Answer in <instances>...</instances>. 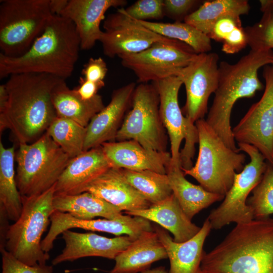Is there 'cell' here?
<instances>
[{"label":"cell","instance_id":"4dcf8cb0","mask_svg":"<svg viewBox=\"0 0 273 273\" xmlns=\"http://www.w3.org/2000/svg\"><path fill=\"white\" fill-rule=\"evenodd\" d=\"M120 170L127 182L151 204L159 203L173 194L166 174L151 170Z\"/></svg>","mask_w":273,"mask_h":273},{"label":"cell","instance_id":"5bb4252c","mask_svg":"<svg viewBox=\"0 0 273 273\" xmlns=\"http://www.w3.org/2000/svg\"><path fill=\"white\" fill-rule=\"evenodd\" d=\"M103 28L99 41L104 55L111 58L139 53L157 42L170 39L129 17L123 8L106 17Z\"/></svg>","mask_w":273,"mask_h":273},{"label":"cell","instance_id":"7402d4cb","mask_svg":"<svg viewBox=\"0 0 273 273\" xmlns=\"http://www.w3.org/2000/svg\"><path fill=\"white\" fill-rule=\"evenodd\" d=\"M153 229L167 252L170 265L169 273H199L203 245L212 229L207 218L195 236L181 243L175 242L161 226L155 225Z\"/></svg>","mask_w":273,"mask_h":273},{"label":"cell","instance_id":"60d3db41","mask_svg":"<svg viewBox=\"0 0 273 273\" xmlns=\"http://www.w3.org/2000/svg\"><path fill=\"white\" fill-rule=\"evenodd\" d=\"M79 85L74 88L79 96L84 100H89L95 97L98 91L105 86V82H95L88 81L80 76Z\"/></svg>","mask_w":273,"mask_h":273},{"label":"cell","instance_id":"d6a6232c","mask_svg":"<svg viewBox=\"0 0 273 273\" xmlns=\"http://www.w3.org/2000/svg\"><path fill=\"white\" fill-rule=\"evenodd\" d=\"M259 3L261 19L244 30L250 50L270 51L273 49V0H260Z\"/></svg>","mask_w":273,"mask_h":273},{"label":"cell","instance_id":"83f0119b","mask_svg":"<svg viewBox=\"0 0 273 273\" xmlns=\"http://www.w3.org/2000/svg\"><path fill=\"white\" fill-rule=\"evenodd\" d=\"M14 146L6 148L0 141V208L9 220L16 221L22 210V196L18 189L14 169Z\"/></svg>","mask_w":273,"mask_h":273},{"label":"cell","instance_id":"1f68e13d","mask_svg":"<svg viewBox=\"0 0 273 273\" xmlns=\"http://www.w3.org/2000/svg\"><path fill=\"white\" fill-rule=\"evenodd\" d=\"M47 132L71 158L84 151L86 127L77 122L57 116Z\"/></svg>","mask_w":273,"mask_h":273},{"label":"cell","instance_id":"d6986e66","mask_svg":"<svg viewBox=\"0 0 273 273\" xmlns=\"http://www.w3.org/2000/svg\"><path fill=\"white\" fill-rule=\"evenodd\" d=\"M153 83L159 95L160 116L169 138L171 164L181 166L179 149L187 134L189 120L184 116L178 104V93L183 82L175 76Z\"/></svg>","mask_w":273,"mask_h":273},{"label":"cell","instance_id":"ab89813d","mask_svg":"<svg viewBox=\"0 0 273 273\" xmlns=\"http://www.w3.org/2000/svg\"><path fill=\"white\" fill-rule=\"evenodd\" d=\"M248 46L247 38L243 26L236 27L222 41L221 50L227 54L239 52Z\"/></svg>","mask_w":273,"mask_h":273},{"label":"cell","instance_id":"74e56055","mask_svg":"<svg viewBox=\"0 0 273 273\" xmlns=\"http://www.w3.org/2000/svg\"><path fill=\"white\" fill-rule=\"evenodd\" d=\"M240 26H242L240 16H225L214 24L208 36L210 39L222 42L236 27Z\"/></svg>","mask_w":273,"mask_h":273},{"label":"cell","instance_id":"f35d334b","mask_svg":"<svg viewBox=\"0 0 273 273\" xmlns=\"http://www.w3.org/2000/svg\"><path fill=\"white\" fill-rule=\"evenodd\" d=\"M107 72L106 63L102 58H90L82 69L81 77L92 82H104Z\"/></svg>","mask_w":273,"mask_h":273},{"label":"cell","instance_id":"7bdbcfd3","mask_svg":"<svg viewBox=\"0 0 273 273\" xmlns=\"http://www.w3.org/2000/svg\"><path fill=\"white\" fill-rule=\"evenodd\" d=\"M8 100V94L5 84L0 85V113L5 109Z\"/></svg>","mask_w":273,"mask_h":273},{"label":"cell","instance_id":"603a6c76","mask_svg":"<svg viewBox=\"0 0 273 273\" xmlns=\"http://www.w3.org/2000/svg\"><path fill=\"white\" fill-rule=\"evenodd\" d=\"M159 224L173 235L176 242H185L195 236L201 228L187 216L173 194L165 200L142 210L125 212Z\"/></svg>","mask_w":273,"mask_h":273},{"label":"cell","instance_id":"277c9868","mask_svg":"<svg viewBox=\"0 0 273 273\" xmlns=\"http://www.w3.org/2000/svg\"><path fill=\"white\" fill-rule=\"evenodd\" d=\"M267 65H273L272 50H250L234 64L219 63L218 85L205 120L225 145L236 151L239 150L231 125L232 109L238 100L251 98L264 88L258 72Z\"/></svg>","mask_w":273,"mask_h":273},{"label":"cell","instance_id":"9c48e42d","mask_svg":"<svg viewBox=\"0 0 273 273\" xmlns=\"http://www.w3.org/2000/svg\"><path fill=\"white\" fill-rule=\"evenodd\" d=\"M131 107L115 141L134 140L147 149L166 152L167 136L160 116L158 93L153 82L136 86Z\"/></svg>","mask_w":273,"mask_h":273},{"label":"cell","instance_id":"484cf974","mask_svg":"<svg viewBox=\"0 0 273 273\" xmlns=\"http://www.w3.org/2000/svg\"><path fill=\"white\" fill-rule=\"evenodd\" d=\"M166 174L172 191L183 211L192 220L200 211L213 203L223 199L224 196L209 192L200 185L188 180L180 166L170 164Z\"/></svg>","mask_w":273,"mask_h":273},{"label":"cell","instance_id":"f1b7e54d","mask_svg":"<svg viewBox=\"0 0 273 273\" xmlns=\"http://www.w3.org/2000/svg\"><path fill=\"white\" fill-rule=\"evenodd\" d=\"M250 7L247 0H214L203 2L189 15L184 22L205 34L210 33L214 24L227 15L247 14Z\"/></svg>","mask_w":273,"mask_h":273},{"label":"cell","instance_id":"cb8c5ba5","mask_svg":"<svg viewBox=\"0 0 273 273\" xmlns=\"http://www.w3.org/2000/svg\"><path fill=\"white\" fill-rule=\"evenodd\" d=\"M168 258L157 234L153 231L143 234L115 258L110 273H140L150 269L154 262Z\"/></svg>","mask_w":273,"mask_h":273},{"label":"cell","instance_id":"e575fe53","mask_svg":"<svg viewBox=\"0 0 273 273\" xmlns=\"http://www.w3.org/2000/svg\"><path fill=\"white\" fill-rule=\"evenodd\" d=\"M124 10L129 17L141 21L160 19L165 15L163 0H139Z\"/></svg>","mask_w":273,"mask_h":273},{"label":"cell","instance_id":"8992f818","mask_svg":"<svg viewBox=\"0 0 273 273\" xmlns=\"http://www.w3.org/2000/svg\"><path fill=\"white\" fill-rule=\"evenodd\" d=\"M55 185L38 195L22 196L21 214L7 232L5 249L27 265H44L50 258L42 249L41 239L55 211Z\"/></svg>","mask_w":273,"mask_h":273},{"label":"cell","instance_id":"ba28073f","mask_svg":"<svg viewBox=\"0 0 273 273\" xmlns=\"http://www.w3.org/2000/svg\"><path fill=\"white\" fill-rule=\"evenodd\" d=\"M49 0H4L0 5V49L19 57L42 33L52 15Z\"/></svg>","mask_w":273,"mask_h":273},{"label":"cell","instance_id":"ac0fdd59","mask_svg":"<svg viewBox=\"0 0 273 273\" xmlns=\"http://www.w3.org/2000/svg\"><path fill=\"white\" fill-rule=\"evenodd\" d=\"M111 167L166 174L171 153L147 149L134 140L108 142L102 145Z\"/></svg>","mask_w":273,"mask_h":273},{"label":"cell","instance_id":"7c38bea8","mask_svg":"<svg viewBox=\"0 0 273 273\" xmlns=\"http://www.w3.org/2000/svg\"><path fill=\"white\" fill-rule=\"evenodd\" d=\"M264 92L232 128L235 141L255 147L273 165V65L263 67Z\"/></svg>","mask_w":273,"mask_h":273},{"label":"cell","instance_id":"d4e9b609","mask_svg":"<svg viewBox=\"0 0 273 273\" xmlns=\"http://www.w3.org/2000/svg\"><path fill=\"white\" fill-rule=\"evenodd\" d=\"M52 102L57 116L67 118L86 127L92 119L105 106L102 97L97 95L89 100L82 99L64 80L54 88Z\"/></svg>","mask_w":273,"mask_h":273},{"label":"cell","instance_id":"44dd1931","mask_svg":"<svg viewBox=\"0 0 273 273\" xmlns=\"http://www.w3.org/2000/svg\"><path fill=\"white\" fill-rule=\"evenodd\" d=\"M125 212L145 209L151 204L124 178L120 169L110 167L84 188Z\"/></svg>","mask_w":273,"mask_h":273},{"label":"cell","instance_id":"d590c367","mask_svg":"<svg viewBox=\"0 0 273 273\" xmlns=\"http://www.w3.org/2000/svg\"><path fill=\"white\" fill-rule=\"evenodd\" d=\"M2 254V273H53L52 266H30L16 258L5 248L0 250Z\"/></svg>","mask_w":273,"mask_h":273},{"label":"cell","instance_id":"ee69618b","mask_svg":"<svg viewBox=\"0 0 273 273\" xmlns=\"http://www.w3.org/2000/svg\"><path fill=\"white\" fill-rule=\"evenodd\" d=\"M140 273H168L164 266H159L153 269H149Z\"/></svg>","mask_w":273,"mask_h":273},{"label":"cell","instance_id":"e0dca14e","mask_svg":"<svg viewBox=\"0 0 273 273\" xmlns=\"http://www.w3.org/2000/svg\"><path fill=\"white\" fill-rule=\"evenodd\" d=\"M127 3L125 0H69L60 16L73 22L81 49L88 50L99 41L103 32L100 25L106 12L111 8H123Z\"/></svg>","mask_w":273,"mask_h":273},{"label":"cell","instance_id":"7a4b0ae2","mask_svg":"<svg viewBox=\"0 0 273 273\" xmlns=\"http://www.w3.org/2000/svg\"><path fill=\"white\" fill-rule=\"evenodd\" d=\"M199 273H273V218L236 224L214 249L204 251Z\"/></svg>","mask_w":273,"mask_h":273},{"label":"cell","instance_id":"2e32d148","mask_svg":"<svg viewBox=\"0 0 273 273\" xmlns=\"http://www.w3.org/2000/svg\"><path fill=\"white\" fill-rule=\"evenodd\" d=\"M62 234L65 246L62 252L53 259L54 265L89 256L115 259L134 241L128 236L107 238L93 233H81L70 230Z\"/></svg>","mask_w":273,"mask_h":273},{"label":"cell","instance_id":"5b68a950","mask_svg":"<svg viewBox=\"0 0 273 273\" xmlns=\"http://www.w3.org/2000/svg\"><path fill=\"white\" fill-rule=\"evenodd\" d=\"M199 153L194 166L182 169L206 191L225 196L242 171L246 155L228 147L204 118L196 122Z\"/></svg>","mask_w":273,"mask_h":273},{"label":"cell","instance_id":"ffe728a7","mask_svg":"<svg viewBox=\"0 0 273 273\" xmlns=\"http://www.w3.org/2000/svg\"><path fill=\"white\" fill-rule=\"evenodd\" d=\"M110 167L101 146L84 151L70 159L55 185V195L83 193L91 181Z\"/></svg>","mask_w":273,"mask_h":273},{"label":"cell","instance_id":"9a60e30c","mask_svg":"<svg viewBox=\"0 0 273 273\" xmlns=\"http://www.w3.org/2000/svg\"><path fill=\"white\" fill-rule=\"evenodd\" d=\"M136 86L135 82H130L112 92L109 104L94 116L86 127L84 151L115 141Z\"/></svg>","mask_w":273,"mask_h":273},{"label":"cell","instance_id":"8fae6325","mask_svg":"<svg viewBox=\"0 0 273 273\" xmlns=\"http://www.w3.org/2000/svg\"><path fill=\"white\" fill-rule=\"evenodd\" d=\"M197 55L187 44L170 39L157 42L139 53L119 58L124 67L133 71L139 83H146L177 76Z\"/></svg>","mask_w":273,"mask_h":273},{"label":"cell","instance_id":"f546056e","mask_svg":"<svg viewBox=\"0 0 273 273\" xmlns=\"http://www.w3.org/2000/svg\"><path fill=\"white\" fill-rule=\"evenodd\" d=\"M138 21L146 27L164 37L187 44L198 54L209 53L212 49L211 39L209 37L185 22L162 23Z\"/></svg>","mask_w":273,"mask_h":273},{"label":"cell","instance_id":"30bf717a","mask_svg":"<svg viewBox=\"0 0 273 273\" xmlns=\"http://www.w3.org/2000/svg\"><path fill=\"white\" fill-rule=\"evenodd\" d=\"M239 150L246 153L249 162L237 173L234 181L225 194L222 203L209 213L211 229L219 230L232 223L247 222L254 219L251 209L247 205L249 195L260 181L267 166V161L254 146L238 143Z\"/></svg>","mask_w":273,"mask_h":273},{"label":"cell","instance_id":"4fadbf2b","mask_svg":"<svg viewBox=\"0 0 273 273\" xmlns=\"http://www.w3.org/2000/svg\"><path fill=\"white\" fill-rule=\"evenodd\" d=\"M219 56L215 53L199 54L177 76L184 84L186 102L182 112L192 123L203 119L208 102L218 82Z\"/></svg>","mask_w":273,"mask_h":273},{"label":"cell","instance_id":"4316f807","mask_svg":"<svg viewBox=\"0 0 273 273\" xmlns=\"http://www.w3.org/2000/svg\"><path fill=\"white\" fill-rule=\"evenodd\" d=\"M53 206L55 210L81 219H92L96 217L116 219L123 216L117 207L88 192L75 195H55Z\"/></svg>","mask_w":273,"mask_h":273},{"label":"cell","instance_id":"b9f144b4","mask_svg":"<svg viewBox=\"0 0 273 273\" xmlns=\"http://www.w3.org/2000/svg\"><path fill=\"white\" fill-rule=\"evenodd\" d=\"M69 0H49V9L53 15L60 16L66 7Z\"/></svg>","mask_w":273,"mask_h":273},{"label":"cell","instance_id":"3957f363","mask_svg":"<svg viewBox=\"0 0 273 273\" xmlns=\"http://www.w3.org/2000/svg\"><path fill=\"white\" fill-rule=\"evenodd\" d=\"M80 49V39L73 22L52 15L42 33L24 54L9 57L0 53V78L33 73L66 80L72 74Z\"/></svg>","mask_w":273,"mask_h":273},{"label":"cell","instance_id":"8d00e7d4","mask_svg":"<svg viewBox=\"0 0 273 273\" xmlns=\"http://www.w3.org/2000/svg\"><path fill=\"white\" fill-rule=\"evenodd\" d=\"M203 3L197 0H164V12L176 22H181Z\"/></svg>","mask_w":273,"mask_h":273},{"label":"cell","instance_id":"52a82bcc","mask_svg":"<svg viewBox=\"0 0 273 273\" xmlns=\"http://www.w3.org/2000/svg\"><path fill=\"white\" fill-rule=\"evenodd\" d=\"M71 159L47 132L32 143L19 145L16 180L21 196H36L51 189Z\"/></svg>","mask_w":273,"mask_h":273},{"label":"cell","instance_id":"6da1fadb","mask_svg":"<svg viewBox=\"0 0 273 273\" xmlns=\"http://www.w3.org/2000/svg\"><path fill=\"white\" fill-rule=\"evenodd\" d=\"M63 80L44 73L10 75L5 83L8 100L0 113L1 134L9 129L18 145L32 143L41 137L57 117L52 94Z\"/></svg>","mask_w":273,"mask_h":273},{"label":"cell","instance_id":"836d02e7","mask_svg":"<svg viewBox=\"0 0 273 273\" xmlns=\"http://www.w3.org/2000/svg\"><path fill=\"white\" fill-rule=\"evenodd\" d=\"M247 200L254 219L269 217L273 214V165L267 162V168L257 185Z\"/></svg>","mask_w":273,"mask_h":273}]
</instances>
